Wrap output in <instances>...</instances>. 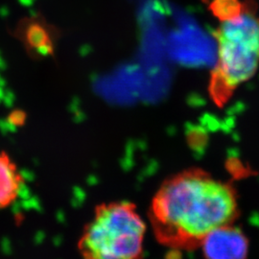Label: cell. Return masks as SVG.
<instances>
[{"instance_id": "6da1fadb", "label": "cell", "mask_w": 259, "mask_h": 259, "mask_svg": "<svg viewBox=\"0 0 259 259\" xmlns=\"http://www.w3.org/2000/svg\"><path fill=\"white\" fill-rule=\"evenodd\" d=\"M237 213L232 185L193 168L162 183L149 214L157 240L171 249L188 250L199 247L213 230L233 223Z\"/></svg>"}, {"instance_id": "7a4b0ae2", "label": "cell", "mask_w": 259, "mask_h": 259, "mask_svg": "<svg viewBox=\"0 0 259 259\" xmlns=\"http://www.w3.org/2000/svg\"><path fill=\"white\" fill-rule=\"evenodd\" d=\"M207 10L216 20L212 36L217 48L207 93L222 109L258 71V4L255 0H210Z\"/></svg>"}, {"instance_id": "3957f363", "label": "cell", "mask_w": 259, "mask_h": 259, "mask_svg": "<svg viewBox=\"0 0 259 259\" xmlns=\"http://www.w3.org/2000/svg\"><path fill=\"white\" fill-rule=\"evenodd\" d=\"M146 229L135 204H98L83 227L77 250L82 259H141Z\"/></svg>"}, {"instance_id": "277c9868", "label": "cell", "mask_w": 259, "mask_h": 259, "mask_svg": "<svg viewBox=\"0 0 259 259\" xmlns=\"http://www.w3.org/2000/svg\"><path fill=\"white\" fill-rule=\"evenodd\" d=\"M204 259H247L249 241L233 223L209 232L200 246Z\"/></svg>"}, {"instance_id": "5b68a950", "label": "cell", "mask_w": 259, "mask_h": 259, "mask_svg": "<svg viewBox=\"0 0 259 259\" xmlns=\"http://www.w3.org/2000/svg\"><path fill=\"white\" fill-rule=\"evenodd\" d=\"M25 185V178L17 162L4 151H0V210L19 200Z\"/></svg>"}, {"instance_id": "8992f818", "label": "cell", "mask_w": 259, "mask_h": 259, "mask_svg": "<svg viewBox=\"0 0 259 259\" xmlns=\"http://www.w3.org/2000/svg\"><path fill=\"white\" fill-rule=\"evenodd\" d=\"M25 38L31 48L47 55L52 50V44L47 29L38 23H33L25 31Z\"/></svg>"}, {"instance_id": "52a82bcc", "label": "cell", "mask_w": 259, "mask_h": 259, "mask_svg": "<svg viewBox=\"0 0 259 259\" xmlns=\"http://www.w3.org/2000/svg\"><path fill=\"white\" fill-rule=\"evenodd\" d=\"M24 119V115L20 111H16L11 115V121H13L15 124H19L22 123Z\"/></svg>"}]
</instances>
